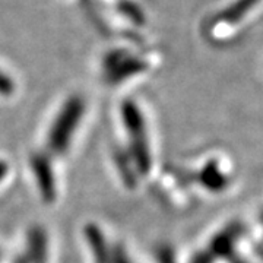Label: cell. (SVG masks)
Listing matches in <instances>:
<instances>
[{"label": "cell", "mask_w": 263, "mask_h": 263, "mask_svg": "<svg viewBox=\"0 0 263 263\" xmlns=\"http://www.w3.org/2000/svg\"><path fill=\"white\" fill-rule=\"evenodd\" d=\"M85 113V101L79 95H72L60 107L47 135V148L51 154H65L81 124Z\"/></svg>", "instance_id": "1"}, {"label": "cell", "mask_w": 263, "mask_h": 263, "mask_svg": "<svg viewBox=\"0 0 263 263\" xmlns=\"http://www.w3.org/2000/svg\"><path fill=\"white\" fill-rule=\"evenodd\" d=\"M122 120L130 141L132 162L136 165L138 173L146 174L151 165L148 132L142 110L135 101L127 100L122 104Z\"/></svg>", "instance_id": "2"}, {"label": "cell", "mask_w": 263, "mask_h": 263, "mask_svg": "<svg viewBox=\"0 0 263 263\" xmlns=\"http://www.w3.org/2000/svg\"><path fill=\"white\" fill-rule=\"evenodd\" d=\"M145 69V65L139 59L126 54L123 51H114L111 54L105 57L104 60V70L107 73V78L110 82H122L124 79L136 75Z\"/></svg>", "instance_id": "3"}, {"label": "cell", "mask_w": 263, "mask_h": 263, "mask_svg": "<svg viewBox=\"0 0 263 263\" xmlns=\"http://www.w3.org/2000/svg\"><path fill=\"white\" fill-rule=\"evenodd\" d=\"M31 171L37 181V187L41 197L46 202H54L57 196L56 176L48 157L43 154H35L31 157Z\"/></svg>", "instance_id": "4"}, {"label": "cell", "mask_w": 263, "mask_h": 263, "mask_svg": "<svg viewBox=\"0 0 263 263\" xmlns=\"http://www.w3.org/2000/svg\"><path fill=\"white\" fill-rule=\"evenodd\" d=\"M85 237L89 246V250L94 256L95 263H108L111 247L107 245V238L104 237V233L97 226H88L85 230Z\"/></svg>", "instance_id": "5"}, {"label": "cell", "mask_w": 263, "mask_h": 263, "mask_svg": "<svg viewBox=\"0 0 263 263\" xmlns=\"http://www.w3.org/2000/svg\"><path fill=\"white\" fill-rule=\"evenodd\" d=\"M263 0H234L230 8L221 12L219 19L228 25H237L245 21V16L252 13Z\"/></svg>", "instance_id": "6"}, {"label": "cell", "mask_w": 263, "mask_h": 263, "mask_svg": "<svg viewBox=\"0 0 263 263\" xmlns=\"http://www.w3.org/2000/svg\"><path fill=\"white\" fill-rule=\"evenodd\" d=\"M16 91V84L13 78H10L6 72L0 69V97H10Z\"/></svg>", "instance_id": "7"}, {"label": "cell", "mask_w": 263, "mask_h": 263, "mask_svg": "<svg viewBox=\"0 0 263 263\" xmlns=\"http://www.w3.org/2000/svg\"><path fill=\"white\" fill-rule=\"evenodd\" d=\"M108 263H132V260L127 252L123 249L122 246L116 245L111 247V254H110V262Z\"/></svg>", "instance_id": "8"}, {"label": "cell", "mask_w": 263, "mask_h": 263, "mask_svg": "<svg viewBox=\"0 0 263 263\" xmlns=\"http://www.w3.org/2000/svg\"><path fill=\"white\" fill-rule=\"evenodd\" d=\"M8 173H9V165H8V162H6V161L0 160V183L6 179Z\"/></svg>", "instance_id": "9"}]
</instances>
